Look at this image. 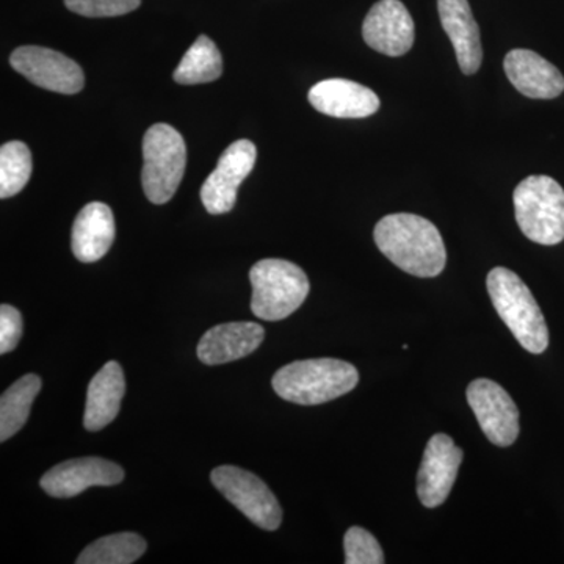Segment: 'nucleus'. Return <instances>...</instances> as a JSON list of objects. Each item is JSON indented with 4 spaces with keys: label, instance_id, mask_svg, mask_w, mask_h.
<instances>
[{
    "label": "nucleus",
    "instance_id": "1a4fd4ad",
    "mask_svg": "<svg viewBox=\"0 0 564 564\" xmlns=\"http://www.w3.org/2000/svg\"><path fill=\"white\" fill-rule=\"evenodd\" d=\"M467 402L494 445L508 447L518 440L519 410L502 386L480 378L467 388Z\"/></svg>",
    "mask_w": 564,
    "mask_h": 564
},
{
    "label": "nucleus",
    "instance_id": "393cba45",
    "mask_svg": "<svg viewBox=\"0 0 564 564\" xmlns=\"http://www.w3.org/2000/svg\"><path fill=\"white\" fill-rule=\"evenodd\" d=\"M141 0H65L66 9L85 18H115L139 9Z\"/></svg>",
    "mask_w": 564,
    "mask_h": 564
},
{
    "label": "nucleus",
    "instance_id": "423d86ee",
    "mask_svg": "<svg viewBox=\"0 0 564 564\" xmlns=\"http://www.w3.org/2000/svg\"><path fill=\"white\" fill-rule=\"evenodd\" d=\"M187 163V148L180 132L169 124H154L143 137L141 184L152 204L173 198Z\"/></svg>",
    "mask_w": 564,
    "mask_h": 564
},
{
    "label": "nucleus",
    "instance_id": "20e7f679",
    "mask_svg": "<svg viewBox=\"0 0 564 564\" xmlns=\"http://www.w3.org/2000/svg\"><path fill=\"white\" fill-rule=\"evenodd\" d=\"M251 311L267 322L284 321L295 313L311 291L306 273L284 259H263L250 270Z\"/></svg>",
    "mask_w": 564,
    "mask_h": 564
},
{
    "label": "nucleus",
    "instance_id": "9d476101",
    "mask_svg": "<svg viewBox=\"0 0 564 564\" xmlns=\"http://www.w3.org/2000/svg\"><path fill=\"white\" fill-rule=\"evenodd\" d=\"M258 150L250 140H239L223 152L217 169L204 181L202 202L210 215L228 214L234 209L237 191L254 169Z\"/></svg>",
    "mask_w": 564,
    "mask_h": 564
},
{
    "label": "nucleus",
    "instance_id": "7ed1b4c3",
    "mask_svg": "<svg viewBox=\"0 0 564 564\" xmlns=\"http://www.w3.org/2000/svg\"><path fill=\"white\" fill-rule=\"evenodd\" d=\"M497 314L513 333L516 340L533 355H541L549 345L547 323L533 293L511 270L496 267L486 280Z\"/></svg>",
    "mask_w": 564,
    "mask_h": 564
},
{
    "label": "nucleus",
    "instance_id": "f3484780",
    "mask_svg": "<svg viewBox=\"0 0 564 564\" xmlns=\"http://www.w3.org/2000/svg\"><path fill=\"white\" fill-rule=\"evenodd\" d=\"M441 24L454 44L456 61L464 74L477 73L484 62L480 29L467 0H437Z\"/></svg>",
    "mask_w": 564,
    "mask_h": 564
},
{
    "label": "nucleus",
    "instance_id": "aec40b11",
    "mask_svg": "<svg viewBox=\"0 0 564 564\" xmlns=\"http://www.w3.org/2000/svg\"><path fill=\"white\" fill-rule=\"evenodd\" d=\"M39 375H24L17 383L10 386L0 399V441L6 443L28 422L32 404L41 391Z\"/></svg>",
    "mask_w": 564,
    "mask_h": 564
},
{
    "label": "nucleus",
    "instance_id": "6ab92c4d",
    "mask_svg": "<svg viewBox=\"0 0 564 564\" xmlns=\"http://www.w3.org/2000/svg\"><path fill=\"white\" fill-rule=\"evenodd\" d=\"M126 392L124 373L120 364L110 361L93 377L85 403L84 426L88 432L106 429L120 414Z\"/></svg>",
    "mask_w": 564,
    "mask_h": 564
},
{
    "label": "nucleus",
    "instance_id": "a878e982",
    "mask_svg": "<svg viewBox=\"0 0 564 564\" xmlns=\"http://www.w3.org/2000/svg\"><path fill=\"white\" fill-rule=\"evenodd\" d=\"M22 336V315L10 304L0 306V352L13 351Z\"/></svg>",
    "mask_w": 564,
    "mask_h": 564
},
{
    "label": "nucleus",
    "instance_id": "4468645a",
    "mask_svg": "<svg viewBox=\"0 0 564 564\" xmlns=\"http://www.w3.org/2000/svg\"><path fill=\"white\" fill-rule=\"evenodd\" d=\"M503 68L516 90L527 98L554 99L564 91L563 74L536 52L529 50L508 52Z\"/></svg>",
    "mask_w": 564,
    "mask_h": 564
},
{
    "label": "nucleus",
    "instance_id": "a211bd4d",
    "mask_svg": "<svg viewBox=\"0 0 564 564\" xmlns=\"http://www.w3.org/2000/svg\"><path fill=\"white\" fill-rule=\"evenodd\" d=\"M115 240L113 212L104 203H90L77 215L73 225L70 247L80 262L99 261Z\"/></svg>",
    "mask_w": 564,
    "mask_h": 564
},
{
    "label": "nucleus",
    "instance_id": "0eeeda50",
    "mask_svg": "<svg viewBox=\"0 0 564 564\" xmlns=\"http://www.w3.org/2000/svg\"><path fill=\"white\" fill-rule=\"evenodd\" d=\"M212 485L245 516L263 530L280 529L282 508L269 486L261 478L236 466H220L212 470Z\"/></svg>",
    "mask_w": 564,
    "mask_h": 564
},
{
    "label": "nucleus",
    "instance_id": "9b49d317",
    "mask_svg": "<svg viewBox=\"0 0 564 564\" xmlns=\"http://www.w3.org/2000/svg\"><path fill=\"white\" fill-rule=\"evenodd\" d=\"M463 451L451 436L434 434L426 444L417 474V496L423 507L436 508L447 500L458 477Z\"/></svg>",
    "mask_w": 564,
    "mask_h": 564
},
{
    "label": "nucleus",
    "instance_id": "f8f14e48",
    "mask_svg": "<svg viewBox=\"0 0 564 564\" xmlns=\"http://www.w3.org/2000/svg\"><path fill=\"white\" fill-rule=\"evenodd\" d=\"M367 46L389 57H402L414 44V21L400 0L375 3L362 24Z\"/></svg>",
    "mask_w": 564,
    "mask_h": 564
},
{
    "label": "nucleus",
    "instance_id": "dca6fc26",
    "mask_svg": "<svg viewBox=\"0 0 564 564\" xmlns=\"http://www.w3.org/2000/svg\"><path fill=\"white\" fill-rule=\"evenodd\" d=\"M263 336L265 329L259 323H223L204 334L196 352L199 361L207 366L237 361L258 350Z\"/></svg>",
    "mask_w": 564,
    "mask_h": 564
},
{
    "label": "nucleus",
    "instance_id": "412c9836",
    "mask_svg": "<svg viewBox=\"0 0 564 564\" xmlns=\"http://www.w3.org/2000/svg\"><path fill=\"white\" fill-rule=\"evenodd\" d=\"M221 73L220 51L209 36L202 35L185 52L180 66L173 73V79L181 85L209 84L217 80Z\"/></svg>",
    "mask_w": 564,
    "mask_h": 564
},
{
    "label": "nucleus",
    "instance_id": "2eb2a0df",
    "mask_svg": "<svg viewBox=\"0 0 564 564\" xmlns=\"http://www.w3.org/2000/svg\"><path fill=\"white\" fill-rule=\"evenodd\" d=\"M307 98L315 110L333 118H367L380 109L377 93L347 79L318 82Z\"/></svg>",
    "mask_w": 564,
    "mask_h": 564
},
{
    "label": "nucleus",
    "instance_id": "ddd939ff",
    "mask_svg": "<svg viewBox=\"0 0 564 564\" xmlns=\"http://www.w3.org/2000/svg\"><path fill=\"white\" fill-rule=\"evenodd\" d=\"M124 480V470L118 464L87 456V458L69 459L52 467L41 478V488L51 497L70 499L87 491L91 486H115Z\"/></svg>",
    "mask_w": 564,
    "mask_h": 564
},
{
    "label": "nucleus",
    "instance_id": "f03ea898",
    "mask_svg": "<svg viewBox=\"0 0 564 564\" xmlns=\"http://www.w3.org/2000/svg\"><path fill=\"white\" fill-rule=\"evenodd\" d=\"M359 373L350 362L321 358L295 361L274 373L272 384L281 399L296 404H322L351 392Z\"/></svg>",
    "mask_w": 564,
    "mask_h": 564
},
{
    "label": "nucleus",
    "instance_id": "5701e85b",
    "mask_svg": "<svg viewBox=\"0 0 564 564\" xmlns=\"http://www.w3.org/2000/svg\"><path fill=\"white\" fill-rule=\"evenodd\" d=\"M32 174V154L22 141H9L0 148V198L18 195Z\"/></svg>",
    "mask_w": 564,
    "mask_h": 564
},
{
    "label": "nucleus",
    "instance_id": "b1692460",
    "mask_svg": "<svg viewBox=\"0 0 564 564\" xmlns=\"http://www.w3.org/2000/svg\"><path fill=\"white\" fill-rule=\"evenodd\" d=\"M345 563L383 564V549L372 533L362 527H351L344 538Z\"/></svg>",
    "mask_w": 564,
    "mask_h": 564
},
{
    "label": "nucleus",
    "instance_id": "4be33fe9",
    "mask_svg": "<svg viewBox=\"0 0 564 564\" xmlns=\"http://www.w3.org/2000/svg\"><path fill=\"white\" fill-rule=\"evenodd\" d=\"M147 552V541L137 533H115L95 541L76 560L77 564H132Z\"/></svg>",
    "mask_w": 564,
    "mask_h": 564
},
{
    "label": "nucleus",
    "instance_id": "f257e3e1",
    "mask_svg": "<svg viewBox=\"0 0 564 564\" xmlns=\"http://www.w3.org/2000/svg\"><path fill=\"white\" fill-rule=\"evenodd\" d=\"M375 243L403 272L419 278L443 273L447 251L440 229L414 214H392L375 226Z\"/></svg>",
    "mask_w": 564,
    "mask_h": 564
},
{
    "label": "nucleus",
    "instance_id": "39448f33",
    "mask_svg": "<svg viewBox=\"0 0 564 564\" xmlns=\"http://www.w3.org/2000/svg\"><path fill=\"white\" fill-rule=\"evenodd\" d=\"M516 221L527 239L540 245L564 240V191L549 176H530L513 193Z\"/></svg>",
    "mask_w": 564,
    "mask_h": 564
},
{
    "label": "nucleus",
    "instance_id": "6e6552de",
    "mask_svg": "<svg viewBox=\"0 0 564 564\" xmlns=\"http://www.w3.org/2000/svg\"><path fill=\"white\" fill-rule=\"evenodd\" d=\"M11 66L44 90L76 95L85 85L84 70L61 52L40 46H22L13 51Z\"/></svg>",
    "mask_w": 564,
    "mask_h": 564
}]
</instances>
